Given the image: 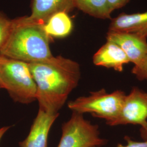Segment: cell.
I'll use <instances>...</instances> for the list:
<instances>
[{"mask_svg": "<svg viewBox=\"0 0 147 147\" xmlns=\"http://www.w3.org/2000/svg\"><path fill=\"white\" fill-rule=\"evenodd\" d=\"M74 8L75 0H33L31 14L28 18L44 25L53 14L61 11L68 13Z\"/></svg>", "mask_w": 147, "mask_h": 147, "instance_id": "cell-9", "label": "cell"}, {"mask_svg": "<svg viewBox=\"0 0 147 147\" xmlns=\"http://www.w3.org/2000/svg\"><path fill=\"white\" fill-rule=\"evenodd\" d=\"M147 38L136 34L107 32L106 40L117 44L125 53L130 62L137 65L147 56Z\"/></svg>", "mask_w": 147, "mask_h": 147, "instance_id": "cell-7", "label": "cell"}, {"mask_svg": "<svg viewBox=\"0 0 147 147\" xmlns=\"http://www.w3.org/2000/svg\"><path fill=\"white\" fill-rule=\"evenodd\" d=\"M59 113H49L39 109L28 136L19 142L20 147H47L49 133Z\"/></svg>", "mask_w": 147, "mask_h": 147, "instance_id": "cell-8", "label": "cell"}, {"mask_svg": "<svg viewBox=\"0 0 147 147\" xmlns=\"http://www.w3.org/2000/svg\"><path fill=\"white\" fill-rule=\"evenodd\" d=\"M125 138L127 142L126 144H119L117 147H147V140L143 142H138L132 140L129 137H125Z\"/></svg>", "mask_w": 147, "mask_h": 147, "instance_id": "cell-17", "label": "cell"}, {"mask_svg": "<svg viewBox=\"0 0 147 147\" xmlns=\"http://www.w3.org/2000/svg\"><path fill=\"white\" fill-rule=\"evenodd\" d=\"M131 73L137 80L144 81L147 79V56L137 65H134Z\"/></svg>", "mask_w": 147, "mask_h": 147, "instance_id": "cell-15", "label": "cell"}, {"mask_svg": "<svg viewBox=\"0 0 147 147\" xmlns=\"http://www.w3.org/2000/svg\"><path fill=\"white\" fill-rule=\"evenodd\" d=\"M93 62L96 66L113 69L116 71L122 72L124 65L130 63V60L117 44L106 40L105 44L94 55Z\"/></svg>", "mask_w": 147, "mask_h": 147, "instance_id": "cell-10", "label": "cell"}, {"mask_svg": "<svg viewBox=\"0 0 147 147\" xmlns=\"http://www.w3.org/2000/svg\"><path fill=\"white\" fill-rule=\"evenodd\" d=\"M126 95L121 90L108 93L102 88L70 101L68 106L73 112L82 115L88 113L94 117L103 119L110 125L119 115Z\"/></svg>", "mask_w": 147, "mask_h": 147, "instance_id": "cell-4", "label": "cell"}, {"mask_svg": "<svg viewBox=\"0 0 147 147\" xmlns=\"http://www.w3.org/2000/svg\"><path fill=\"white\" fill-rule=\"evenodd\" d=\"M0 87L15 101L28 104L36 100L37 86L28 63L0 55Z\"/></svg>", "mask_w": 147, "mask_h": 147, "instance_id": "cell-3", "label": "cell"}, {"mask_svg": "<svg viewBox=\"0 0 147 147\" xmlns=\"http://www.w3.org/2000/svg\"><path fill=\"white\" fill-rule=\"evenodd\" d=\"M75 8L95 18L111 19L107 0H75Z\"/></svg>", "mask_w": 147, "mask_h": 147, "instance_id": "cell-13", "label": "cell"}, {"mask_svg": "<svg viewBox=\"0 0 147 147\" xmlns=\"http://www.w3.org/2000/svg\"><path fill=\"white\" fill-rule=\"evenodd\" d=\"M108 31L131 33L147 38V11L121 13L111 19Z\"/></svg>", "mask_w": 147, "mask_h": 147, "instance_id": "cell-11", "label": "cell"}, {"mask_svg": "<svg viewBox=\"0 0 147 147\" xmlns=\"http://www.w3.org/2000/svg\"><path fill=\"white\" fill-rule=\"evenodd\" d=\"M0 88H1V87H0Z\"/></svg>", "mask_w": 147, "mask_h": 147, "instance_id": "cell-20", "label": "cell"}, {"mask_svg": "<svg viewBox=\"0 0 147 147\" xmlns=\"http://www.w3.org/2000/svg\"><path fill=\"white\" fill-rule=\"evenodd\" d=\"M147 124V93L133 87L126 94L119 115L110 126L132 124L144 128Z\"/></svg>", "mask_w": 147, "mask_h": 147, "instance_id": "cell-6", "label": "cell"}, {"mask_svg": "<svg viewBox=\"0 0 147 147\" xmlns=\"http://www.w3.org/2000/svg\"><path fill=\"white\" fill-rule=\"evenodd\" d=\"M62 130L57 147H99L107 143L100 137L99 126L85 119L80 113L73 112L70 119L63 124Z\"/></svg>", "mask_w": 147, "mask_h": 147, "instance_id": "cell-5", "label": "cell"}, {"mask_svg": "<svg viewBox=\"0 0 147 147\" xmlns=\"http://www.w3.org/2000/svg\"><path fill=\"white\" fill-rule=\"evenodd\" d=\"M9 129V126H5V127H2L0 128V141H1V140L2 138V137L5 134L7 131V130Z\"/></svg>", "mask_w": 147, "mask_h": 147, "instance_id": "cell-19", "label": "cell"}, {"mask_svg": "<svg viewBox=\"0 0 147 147\" xmlns=\"http://www.w3.org/2000/svg\"><path fill=\"white\" fill-rule=\"evenodd\" d=\"M12 25V20H10L2 13H0V50L7 42Z\"/></svg>", "mask_w": 147, "mask_h": 147, "instance_id": "cell-14", "label": "cell"}, {"mask_svg": "<svg viewBox=\"0 0 147 147\" xmlns=\"http://www.w3.org/2000/svg\"><path fill=\"white\" fill-rule=\"evenodd\" d=\"M147 81V79L146 80ZM140 132H141V135L142 138L145 140H147V124L146 126L144 128H141L140 129Z\"/></svg>", "mask_w": 147, "mask_h": 147, "instance_id": "cell-18", "label": "cell"}, {"mask_svg": "<svg viewBox=\"0 0 147 147\" xmlns=\"http://www.w3.org/2000/svg\"><path fill=\"white\" fill-rule=\"evenodd\" d=\"M50 37L44 25L28 16L12 20L9 38L0 50V55L27 63L40 62L53 57Z\"/></svg>", "mask_w": 147, "mask_h": 147, "instance_id": "cell-2", "label": "cell"}, {"mask_svg": "<svg viewBox=\"0 0 147 147\" xmlns=\"http://www.w3.org/2000/svg\"><path fill=\"white\" fill-rule=\"evenodd\" d=\"M44 28L50 37L64 38L71 32L73 24L68 13L61 11L51 16Z\"/></svg>", "mask_w": 147, "mask_h": 147, "instance_id": "cell-12", "label": "cell"}, {"mask_svg": "<svg viewBox=\"0 0 147 147\" xmlns=\"http://www.w3.org/2000/svg\"><path fill=\"white\" fill-rule=\"evenodd\" d=\"M111 12L121 9L126 5L130 0H107Z\"/></svg>", "mask_w": 147, "mask_h": 147, "instance_id": "cell-16", "label": "cell"}, {"mask_svg": "<svg viewBox=\"0 0 147 147\" xmlns=\"http://www.w3.org/2000/svg\"><path fill=\"white\" fill-rule=\"evenodd\" d=\"M37 86L39 109L58 113L69 94L79 84L81 70L79 63L61 56L28 63Z\"/></svg>", "mask_w": 147, "mask_h": 147, "instance_id": "cell-1", "label": "cell"}]
</instances>
